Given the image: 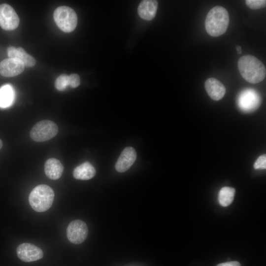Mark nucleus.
I'll return each mask as SVG.
<instances>
[{
  "instance_id": "20e7f679",
  "label": "nucleus",
  "mask_w": 266,
  "mask_h": 266,
  "mask_svg": "<svg viewBox=\"0 0 266 266\" xmlns=\"http://www.w3.org/2000/svg\"><path fill=\"white\" fill-rule=\"evenodd\" d=\"M53 17L57 26L64 32H71L77 26V15L74 10L68 6L57 7L54 12Z\"/></svg>"
},
{
  "instance_id": "f8f14e48",
  "label": "nucleus",
  "mask_w": 266,
  "mask_h": 266,
  "mask_svg": "<svg viewBox=\"0 0 266 266\" xmlns=\"http://www.w3.org/2000/svg\"><path fill=\"white\" fill-rule=\"evenodd\" d=\"M204 87L208 96L214 100H219L222 99L226 93L224 85L215 78L206 79Z\"/></svg>"
},
{
  "instance_id": "4be33fe9",
  "label": "nucleus",
  "mask_w": 266,
  "mask_h": 266,
  "mask_svg": "<svg viewBox=\"0 0 266 266\" xmlns=\"http://www.w3.org/2000/svg\"><path fill=\"white\" fill-rule=\"evenodd\" d=\"M80 83V78L79 76L75 73L71 74L68 75V86L75 88L77 87Z\"/></svg>"
},
{
  "instance_id": "ddd939ff",
  "label": "nucleus",
  "mask_w": 266,
  "mask_h": 266,
  "mask_svg": "<svg viewBox=\"0 0 266 266\" xmlns=\"http://www.w3.org/2000/svg\"><path fill=\"white\" fill-rule=\"evenodd\" d=\"M158 3L157 0H144L140 2L137 12L139 16L145 20H151L156 16Z\"/></svg>"
},
{
  "instance_id": "aec40b11",
  "label": "nucleus",
  "mask_w": 266,
  "mask_h": 266,
  "mask_svg": "<svg viewBox=\"0 0 266 266\" xmlns=\"http://www.w3.org/2000/svg\"><path fill=\"white\" fill-rule=\"evenodd\" d=\"M245 3L249 8L252 9L264 8L266 5V0H246Z\"/></svg>"
},
{
  "instance_id": "2eb2a0df",
  "label": "nucleus",
  "mask_w": 266,
  "mask_h": 266,
  "mask_svg": "<svg viewBox=\"0 0 266 266\" xmlns=\"http://www.w3.org/2000/svg\"><path fill=\"white\" fill-rule=\"evenodd\" d=\"M64 166L60 161L55 158L48 159L44 164V172L47 177L52 180L60 178L63 173Z\"/></svg>"
},
{
  "instance_id": "b1692460",
  "label": "nucleus",
  "mask_w": 266,
  "mask_h": 266,
  "mask_svg": "<svg viewBox=\"0 0 266 266\" xmlns=\"http://www.w3.org/2000/svg\"><path fill=\"white\" fill-rule=\"evenodd\" d=\"M237 53L240 54L241 53V47L240 46H237L236 47Z\"/></svg>"
},
{
  "instance_id": "423d86ee",
  "label": "nucleus",
  "mask_w": 266,
  "mask_h": 266,
  "mask_svg": "<svg viewBox=\"0 0 266 266\" xmlns=\"http://www.w3.org/2000/svg\"><path fill=\"white\" fill-rule=\"evenodd\" d=\"M88 233V229L86 223L80 220L71 221L66 229V235L68 240L75 244L83 242Z\"/></svg>"
},
{
  "instance_id": "6e6552de",
  "label": "nucleus",
  "mask_w": 266,
  "mask_h": 266,
  "mask_svg": "<svg viewBox=\"0 0 266 266\" xmlns=\"http://www.w3.org/2000/svg\"><path fill=\"white\" fill-rule=\"evenodd\" d=\"M16 252L18 258L25 262L38 260L43 256V251L40 248L29 243L20 244L17 248Z\"/></svg>"
},
{
  "instance_id": "f3484780",
  "label": "nucleus",
  "mask_w": 266,
  "mask_h": 266,
  "mask_svg": "<svg viewBox=\"0 0 266 266\" xmlns=\"http://www.w3.org/2000/svg\"><path fill=\"white\" fill-rule=\"evenodd\" d=\"M14 92L12 87L6 84L0 88V107L6 108L13 102Z\"/></svg>"
},
{
  "instance_id": "a211bd4d",
  "label": "nucleus",
  "mask_w": 266,
  "mask_h": 266,
  "mask_svg": "<svg viewBox=\"0 0 266 266\" xmlns=\"http://www.w3.org/2000/svg\"><path fill=\"white\" fill-rule=\"evenodd\" d=\"M235 190L230 187H224L221 189L218 194V201L222 206L229 205L233 201Z\"/></svg>"
},
{
  "instance_id": "4468645a",
  "label": "nucleus",
  "mask_w": 266,
  "mask_h": 266,
  "mask_svg": "<svg viewBox=\"0 0 266 266\" xmlns=\"http://www.w3.org/2000/svg\"><path fill=\"white\" fill-rule=\"evenodd\" d=\"M7 52L8 58L18 59L27 67L33 66L36 63L34 58L28 54L22 47L9 46L7 49Z\"/></svg>"
},
{
  "instance_id": "7ed1b4c3",
  "label": "nucleus",
  "mask_w": 266,
  "mask_h": 266,
  "mask_svg": "<svg viewBox=\"0 0 266 266\" xmlns=\"http://www.w3.org/2000/svg\"><path fill=\"white\" fill-rule=\"evenodd\" d=\"M53 189L45 184L34 187L30 194L29 201L32 208L38 212H44L51 206L54 199Z\"/></svg>"
},
{
  "instance_id": "f03ea898",
  "label": "nucleus",
  "mask_w": 266,
  "mask_h": 266,
  "mask_svg": "<svg viewBox=\"0 0 266 266\" xmlns=\"http://www.w3.org/2000/svg\"><path fill=\"white\" fill-rule=\"evenodd\" d=\"M229 24L228 11L221 6H215L207 13L205 20L206 32L213 37L219 36L227 31Z\"/></svg>"
},
{
  "instance_id": "6ab92c4d",
  "label": "nucleus",
  "mask_w": 266,
  "mask_h": 266,
  "mask_svg": "<svg viewBox=\"0 0 266 266\" xmlns=\"http://www.w3.org/2000/svg\"><path fill=\"white\" fill-rule=\"evenodd\" d=\"M68 86V75L62 74L55 80V86L59 91H65Z\"/></svg>"
},
{
  "instance_id": "dca6fc26",
  "label": "nucleus",
  "mask_w": 266,
  "mask_h": 266,
  "mask_svg": "<svg viewBox=\"0 0 266 266\" xmlns=\"http://www.w3.org/2000/svg\"><path fill=\"white\" fill-rule=\"evenodd\" d=\"M95 167L89 162H85L76 167L73 171V177L82 180L92 178L96 174Z\"/></svg>"
},
{
  "instance_id": "9b49d317",
  "label": "nucleus",
  "mask_w": 266,
  "mask_h": 266,
  "mask_svg": "<svg viewBox=\"0 0 266 266\" xmlns=\"http://www.w3.org/2000/svg\"><path fill=\"white\" fill-rule=\"evenodd\" d=\"M238 102L241 109L246 111H252L259 105L260 98L253 91H243L240 94Z\"/></svg>"
},
{
  "instance_id": "5701e85b",
  "label": "nucleus",
  "mask_w": 266,
  "mask_h": 266,
  "mask_svg": "<svg viewBox=\"0 0 266 266\" xmlns=\"http://www.w3.org/2000/svg\"><path fill=\"white\" fill-rule=\"evenodd\" d=\"M217 266H241L237 261H231L218 264Z\"/></svg>"
},
{
  "instance_id": "1a4fd4ad",
  "label": "nucleus",
  "mask_w": 266,
  "mask_h": 266,
  "mask_svg": "<svg viewBox=\"0 0 266 266\" xmlns=\"http://www.w3.org/2000/svg\"><path fill=\"white\" fill-rule=\"evenodd\" d=\"M25 66L20 60L7 58L0 63V74L4 77H13L21 73Z\"/></svg>"
},
{
  "instance_id": "39448f33",
  "label": "nucleus",
  "mask_w": 266,
  "mask_h": 266,
  "mask_svg": "<svg viewBox=\"0 0 266 266\" xmlns=\"http://www.w3.org/2000/svg\"><path fill=\"white\" fill-rule=\"evenodd\" d=\"M57 124L51 120H42L37 123L30 132V137L36 142H43L54 137L58 133Z\"/></svg>"
},
{
  "instance_id": "393cba45",
  "label": "nucleus",
  "mask_w": 266,
  "mask_h": 266,
  "mask_svg": "<svg viewBox=\"0 0 266 266\" xmlns=\"http://www.w3.org/2000/svg\"><path fill=\"white\" fill-rule=\"evenodd\" d=\"M2 146V142L1 139H0V149L1 148Z\"/></svg>"
},
{
  "instance_id": "0eeeda50",
  "label": "nucleus",
  "mask_w": 266,
  "mask_h": 266,
  "mask_svg": "<svg viewBox=\"0 0 266 266\" xmlns=\"http://www.w3.org/2000/svg\"><path fill=\"white\" fill-rule=\"evenodd\" d=\"M20 22L19 18L14 9L9 4L0 5V26L6 31L17 28Z\"/></svg>"
},
{
  "instance_id": "f257e3e1",
  "label": "nucleus",
  "mask_w": 266,
  "mask_h": 266,
  "mask_svg": "<svg viewBox=\"0 0 266 266\" xmlns=\"http://www.w3.org/2000/svg\"><path fill=\"white\" fill-rule=\"evenodd\" d=\"M242 77L247 82L256 84L263 81L266 75L264 65L256 57L250 55L241 57L237 62Z\"/></svg>"
},
{
  "instance_id": "9d476101",
  "label": "nucleus",
  "mask_w": 266,
  "mask_h": 266,
  "mask_svg": "<svg viewBox=\"0 0 266 266\" xmlns=\"http://www.w3.org/2000/svg\"><path fill=\"white\" fill-rule=\"evenodd\" d=\"M136 158L135 149L132 147H126L118 158L115 167L119 172L127 171L133 165Z\"/></svg>"
},
{
  "instance_id": "412c9836",
  "label": "nucleus",
  "mask_w": 266,
  "mask_h": 266,
  "mask_svg": "<svg viewBox=\"0 0 266 266\" xmlns=\"http://www.w3.org/2000/svg\"><path fill=\"white\" fill-rule=\"evenodd\" d=\"M254 167L256 169H266V155L263 154L258 157L254 164Z\"/></svg>"
}]
</instances>
